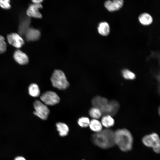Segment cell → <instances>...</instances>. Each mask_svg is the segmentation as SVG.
<instances>
[{
    "instance_id": "obj_6",
    "label": "cell",
    "mask_w": 160,
    "mask_h": 160,
    "mask_svg": "<svg viewBox=\"0 0 160 160\" xmlns=\"http://www.w3.org/2000/svg\"><path fill=\"white\" fill-rule=\"evenodd\" d=\"M33 107L35 110L34 114L40 119L46 120L50 112V110L47 106L41 101L36 100L33 103Z\"/></svg>"
},
{
    "instance_id": "obj_23",
    "label": "cell",
    "mask_w": 160,
    "mask_h": 160,
    "mask_svg": "<svg viewBox=\"0 0 160 160\" xmlns=\"http://www.w3.org/2000/svg\"><path fill=\"white\" fill-rule=\"evenodd\" d=\"M7 44L4 38L0 35V54L4 53L6 50Z\"/></svg>"
},
{
    "instance_id": "obj_13",
    "label": "cell",
    "mask_w": 160,
    "mask_h": 160,
    "mask_svg": "<svg viewBox=\"0 0 160 160\" xmlns=\"http://www.w3.org/2000/svg\"><path fill=\"white\" fill-rule=\"evenodd\" d=\"M101 123L106 128H109L114 126L115 120L112 116L108 115H104L101 118Z\"/></svg>"
},
{
    "instance_id": "obj_1",
    "label": "cell",
    "mask_w": 160,
    "mask_h": 160,
    "mask_svg": "<svg viewBox=\"0 0 160 160\" xmlns=\"http://www.w3.org/2000/svg\"><path fill=\"white\" fill-rule=\"evenodd\" d=\"M92 141L97 146L103 149L110 148L115 145L114 131L110 128L102 129L92 135Z\"/></svg>"
},
{
    "instance_id": "obj_15",
    "label": "cell",
    "mask_w": 160,
    "mask_h": 160,
    "mask_svg": "<svg viewBox=\"0 0 160 160\" xmlns=\"http://www.w3.org/2000/svg\"><path fill=\"white\" fill-rule=\"evenodd\" d=\"M91 130L95 133L100 132L103 129V126L98 119H92L90 120L89 126Z\"/></svg>"
},
{
    "instance_id": "obj_26",
    "label": "cell",
    "mask_w": 160,
    "mask_h": 160,
    "mask_svg": "<svg viewBox=\"0 0 160 160\" xmlns=\"http://www.w3.org/2000/svg\"><path fill=\"white\" fill-rule=\"evenodd\" d=\"M14 160H26V159L24 157L20 156L15 158Z\"/></svg>"
},
{
    "instance_id": "obj_16",
    "label": "cell",
    "mask_w": 160,
    "mask_h": 160,
    "mask_svg": "<svg viewBox=\"0 0 160 160\" xmlns=\"http://www.w3.org/2000/svg\"><path fill=\"white\" fill-rule=\"evenodd\" d=\"M99 33L101 35L106 36L110 33V27L108 24L106 22L100 23L97 28Z\"/></svg>"
},
{
    "instance_id": "obj_4",
    "label": "cell",
    "mask_w": 160,
    "mask_h": 160,
    "mask_svg": "<svg viewBox=\"0 0 160 160\" xmlns=\"http://www.w3.org/2000/svg\"><path fill=\"white\" fill-rule=\"evenodd\" d=\"M142 142L146 146L151 148L156 153L160 151V140L158 135L155 132L146 135L142 139Z\"/></svg>"
},
{
    "instance_id": "obj_11",
    "label": "cell",
    "mask_w": 160,
    "mask_h": 160,
    "mask_svg": "<svg viewBox=\"0 0 160 160\" xmlns=\"http://www.w3.org/2000/svg\"><path fill=\"white\" fill-rule=\"evenodd\" d=\"M13 57L16 62L20 65L26 64L29 62L27 55L19 50L15 51L13 55Z\"/></svg>"
},
{
    "instance_id": "obj_18",
    "label": "cell",
    "mask_w": 160,
    "mask_h": 160,
    "mask_svg": "<svg viewBox=\"0 0 160 160\" xmlns=\"http://www.w3.org/2000/svg\"><path fill=\"white\" fill-rule=\"evenodd\" d=\"M28 93L29 95L33 97L39 96L40 92L39 87L35 83L31 84L28 87Z\"/></svg>"
},
{
    "instance_id": "obj_9",
    "label": "cell",
    "mask_w": 160,
    "mask_h": 160,
    "mask_svg": "<svg viewBox=\"0 0 160 160\" xmlns=\"http://www.w3.org/2000/svg\"><path fill=\"white\" fill-rule=\"evenodd\" d=\"M42 8L41 4H31L27 9L26 14L29 17L41 18L42 15L39 11V9Z\"/></svg>"
},
{
    "instance_id": "obj_19",
    "label": "cell",
    "mask_w": 160,
    "mask_h": 160,
    "mask_svg": "<svg viewBox=\"0 0 160 160\" xmlns=\"http://www.w3.org/2000/svg\"><path fill=\"white\" fill-rule=\"evenodd\" d=\"M30 20L29 18L26 19L24 20L20 25L19 31V33L21 35L25 34L28 29V26L30 23Z\"/></svg>"
},
{
    "instance_id": "obj_21",
    "label": "cell",
    "mask_w": 160,
    "mask_h": 160,
    "mask_svg": "<svg viewBox=\"0 0 160 160\" xmlns=\"http://www.w3.org/2000/svg\"><path fill=\"white\" fill-rule=\"evenodd\" d=\"M122 74L123 78L127 80H133L136 77L134 73L127 69L122 70Z\"/></svg>"
},
{
    "instance_id": "obj_24",
    "label": "cell",
    "mask_w": 160,
    "mask_h": 160,
    "mask_svg": "<svg viewBox=\"0 0 160 160\" xmlns=\"http://www.w3.org/2000/svg\"><path fill=\"white\" fill-rule=\"evenodd\" d=\"M10 2L9 0H0V6L3 9H9L11 7Z\"/></svg>"
},
{
    "instance_id": "obj_7",
    "label": "cell",
    "mask_w": 160,
    "mask_h": 160,
    "mask_svg": "<svg viewBox=\"0 0 160 160\" xmlns=\"http://www.w3.org/2000/svg\"><path fill=\"white\" fill-rule=\"evenodd\" d=\"M40 99L44 104L48 105H53L60 101V99L55 92L48 91L43 92L40 96Z\"/></svg>"
},
{
    "instance_id": "obj_20",
    "label": "cell",
    "mask_w": 160,
    "mask_h": 160,
    "mask_svg": "<svg viewBox=\"0 0 160 160\" xmlns=\"http://www.w3.org/2000/svg\"><path fill=\"white\" fill-rule=\"evenodd\" d=\"M89 114L92 119H99L103 115L101 111L99 109L94 107L89 110Z\"/></svg>"
},
{
    "instance_id": "obj_8",
    "label": "cell",
    "mask_w": 160,
    "mask_h": 160,
    "mask_svg": "<svg viewBox=\"0 0 160 160\" xmlns=\"http://www.w3.org/2000/svg\"><path fill=\"white\" fill-rule=\"evenodd\" d=\"M7 39L10 44L16 48H21L24 44L23 38L16 33H12L8 35Z\"/></svg>"
},
{
    "instance_id": "obj_3",
    "label": "cell",
    "mask_w": 160,
    "mask_h": 160,
    "mask_svg": "<svg viewBox=\"0 0 160 160\" xmlns=\"http://www.w3.org/2000/svg\"><path fill=\"white\" fill-rule=\"evenodd\" d=\"M50 80L53 86L60 90L66 89L69 86V83L64 73L60 70L54 71Z\"/></svg>"
},
{
    "instance_id": "obj_14",
    "label": "cell",
    "mask_w": 160,
    "mask_h": 160,
    "mask_svg": "<svg viewBox=\"0 0 160 160\" xmlns=\"http://www.w3.org/2000/svg\"><path fill=\"white\" fill-rule=\"evenodd\" d=\"M56 126L57 130L60 136L65 137L68 135L69 132V128L65 123L58 122L56 123Z\"/></svg>"
},
{
    "instance_id": "obj_17",
    "label": "cell",
    "mask_w": 160,
    "mask_h": 160,
    "mask_svg": "<svg viewBox=\"0 0 160 160\" xmlns=\"http://www.w3.org/2000/svg\"><path fill=\"white\" fill-rule=\"evenodd\" d=\"M139 20L140 23L144 25L150 24L153 21V18L151 16L146 13L140 14L139 16Z\"/></svg>"
},
{
    "instance_id": "obj_12",
    "label": "cell",
    "mask_w": 160,
    "mask_h": 160,
    "mask_svg": "<svg viewBox=\"0 0 160 160\" xmlns=\"http://www.w3.org/2000/svg\"><path fill=\"white\" fill-rule=\"evenodd\" d=\"M25 35L27 41H35L39 39L41 33L38 30L33 28H30L26 31Z\"/></svg>"
},
{
    "instance_id": "obj_2",
    "label": "cell",
    "mask_w": 160,
    "mask_h": 160,
    "mask_svg": "<svg viewBox=\"0 0 160 160\" xmlns=\"http://www.w3.org/2000/svg\"><path fill=\"white\" fill-rule=\"evenodd\" d=\"M114 142L119 149L127 152L132 148L133 138L131 132L126 129H118L114 131Z\"/></svg>"
},
{
    "instance_id": "obj_25",
    "label": "cell",
    "mask_w": 160,
    "mask_h": 160,
    "mask_svg": "<svg viewBox=\"0 0 160 160\" xmlns=\"http://www.w3.org/2000/svg\"><path fill=\"white\" fill-rule=\"evenodd\" d=\"M32 2L35 4H41V3L43 1L42 0H33L32 1Z\"/></svg>"
},
{
    "instance_id": "obj_10",
    "label": "cell",
    "mask_w": 160,
    "mask_h": 160,
    "mask_svg": "<svg viewBox=\"0 0 160 160\" xmlns=\"http://www.w3.org/2000/svg\"><path fill=\"white\" fill-rule=\"evenodd\" d=\"M122 0H108L105 1L104 5L106 9L110 11H113L119 9L122 6Z\"/></svg>"
},
{
    "instance_id": "obj_22",
    "label": "cell",
    "mask_w": 160,
    "mask_h": 160,
    "mask_svg": "<svg viewBox=\"0 0 160 160\" xmlns=\"http://www.w3.org/2000/svg\"><path fill=\"white\" fill-rule=\"evenodd\" d=\"M90 120L87 117H81L79 119L77 123L80 127L82 128H86L89 126Z\"/></svg>"
},
{
    "instance_id": "obj_5",
    "label": "cell",
    "mask_w": 160,
    "mask_h": 160,
    "mask_svg": "<svg viewBox=\"0 0 160 160\" xmlns=\"http://www.w3.org/2000/svg\"><path fill=\"white\" fill-rule=\"evenodd\" d=\"M92 104L93 107L99 109L102 115L110 114L111 111V105L105 98L100 96L94 97L92 100Z\"/></svg>"
}]
</instances>
